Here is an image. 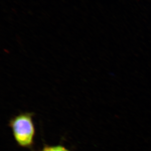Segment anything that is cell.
Masks as SVG:
<instances>
[{"label": "cell", "instance_id": "6da1fadb", "mask_svg": "<svg viewBox=\"0 0 151 151\" xmlns=\"http://www.w3.org/2000/svg\"><path fill=\"white\" fill-rule=\"evenodd\" d=\"M33 112H22L14 116L8 123L16 144L22 148L33 150L36 134Z\"/></svg>", "mask_w": 151, "mask_h": 151}, {"label": "cell", "instance_id": "7a4b0ae2", "mask_svg": "<svg viewBox=\"0 0 151 151\" xmlns=\"http://www.w3.org/2000/svg\"><path fill=\"white\" fill-rule=\"evenodd\" d=\"M38 151H71V150L68 149L62 144H59L55 145H49L47 144H43L42 149H41L40 150Z\"/></svg>", "mask_w": 151, "mask_h": 151}]
</instances>
